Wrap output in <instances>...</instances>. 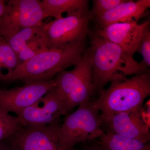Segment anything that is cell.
Returning <instances> with one entry per match:
<instances>
[{
	"label": "cell",
	"instance_id": "3957f363",
	"mask_svg": "<svg viewBox=\"0 0 150 150\" xmlns=\"http://www.w3.org/2000/svg\"><path fill=\"white\" fill-rule=\"evenodd\" d=\"M100 93L99 98L93 103L101 112V117L140 109L150 94L149 74L146 71L130 78H118Z\"/></svg>",
	"mask_w": 150,
	"mask_h": 150
},
{
	"label": "cell",
	"instance_id": "7402d4cb",
	"mask_svg": "<svg viewBox=\"0 0 150 150\" xmlns=\"http://www.w3.org/2000/svg\"><path fill=\"white\" fill-rule=\"evenodd\" d=\"M0 150H13L10 146H8L3 143L0 142Z\"/></svg>",
	"mask_w": 150,
	"mask_h": 150
},
{
	"label": "cell",
	"instance_id": "4fadbf2b",
	"mask_svg": "<svg viewBox=\"0 0 150 150\" xmlns=\"http://www.w3.org/2000/svg\"><path fill=\"white\" fill-rule=\"evenodd\" d=\"M43 24L24 28L5 40L21 64L48 49L43 37Z\"/></svg>",
	"mask_w": 150,
	"mask_h": 150
},
{
	"label": "cell",
	"instance_id": "6da1fadb",
	"mask_svg": "<svg viewBox=\"0 0 150 150\" xmlns=\"http://www.w3.org/2000/svg\"><path fill=\"white\" fill-rule=\"evenodd\" d=\"M88 52L90 60L94 86L96 90L118 78L135 75L146 69L120 46L96 33L91 35Z\"/></svg>",
	"mask_w": 150,
	"mask_h": 150
},
{
	"label": "cell",
	"instance_id": "9a60e30c",
	"mask_svg": "<svg viewBox=\"0 0 150 150\" xmlns=\"http://www.w3.org/2000/svg\"><path fill=\"white\" fill-rule=\"evenodd\" d=\"M40 4L47 17L55 19L61 18L65 12L67 15L91 12L87 0H42Z\"/></svg>",
	"mask_w": 150,
	"mask_h": 150
},
{
	"label": "cell",
	"instance_id": "8fae6325",
	"mask_svg": "<svg viewBox=\"0 0 150 150\" xmlns=\"http://www.w3.org/2000/svg\"><path fill=\"white\" fill-rule=\"evenodd\" d=\"M141 108L104 117L100 116L102 128L104 127L106 132L149 143L150 126L143 120L140 113Z\"/></svg>",
	"mask_w": 150,
	"mask_h": 150
},
{
	"label": "cell",
	"instance_id": "d6986e66",
	"mask_svg": "<svg viewBox=\"0 0 150 150\" xmlns=\"http://www.w3.org/2000/svg\"><path fill=\"white\" fill-rule=\"evenodd\" d=\"M136 52L142 55L143 60L140 62L146 69L150 66V32L149 24L145 27L139 42L137 46Z\"/></svg>",
	"mask_w": 150,
	"mask_h": 150
},
{
	"label": "cell",
	"instance_id": "ffe728a7",
	"mask_svg": "<svg viewBox=\"0 0 150 150\" xmlns=\"http://www.w3.org/2000/svg\"><path fill=\"white\" fill-rule=\"evenodd\" d=\"M126 0H94L93 1L92 15L96 16L114 8Z\"/></svg>",
	"mask_w": 150,
	"mask_h": 150
},
{
	"label": "cell",
	"instance_id": "5bb4252c",
	"mask_svg": "<svg viewBox=\"0 0 150 150\" xmlns=\"http://www.w3.org/2000/svg\"><path fill=\"white\" fill-rule=\"evenodd\" d=\"M150 7V0H126L110 11L96 16V18L99 28L115 23L137 22Z\"/></svg>",
	"mask_w": 150,
	"mask_h": 150
},
{
	"label": "cell",
	"instance_id": "7a4b0ae2",
	"mask_svg": "<svg viewBox=\"0 0 150 150\" xmlns=\"http://www.w3.org/2000/svg\"><path fill=\"white\" fill-rule=\"evenodd\" d=\"M85 52L84 42L58 49H48L22 63L0 81H20L24 84L45 82L71 67L76 66Z\"/></svg>",
	"mask_w": 150,
	"mask_h": 150
},
{
	"label": "cell",
	"instance_id": "277c9868",
	"mask_svg": "<svg viewBox=\"0 0 150 150\" xmlns=\"http://www.w3.org/2000/svg\"><path fill=\"white\" fill-rule=\"evenodd\" d=\"M55 79L64 99L67 115L75 107L90 101L96 91L87 52H84L81 61L74 69L60 72Z\"/></svg>",
	"mask_w": 150,
	"mask_h": 150
},
{
	"label": "cell",
	"instance_id": "52a82bcc",
	"mask_svg": "<svg viewBox=\"0 0 150 150\" xmlns=\"http://www.w3.org/2000/svg\"><path fill=\"white\" fill-rule=\"evenodd\" d=\"M63 115H67L66 104L57 86L16 116L23 127H33L58 124Z\"/></svg>",
	"mask_w": 150,
	"mask_h": 150
},
{
	"label": "cell",
	"instance_id": "30bf717a",
	"mask_svg": "<svg viewBox=\"0 0 150 150\" xmlns=\"http://www.w3.org/2000/svg\"><path fill=\"white\" fill-rule=\"evenodd\" d=\"M57 86L56 79H53L45 82L24 84L22 86L0 90V108L18 115Z\"/></svg>",
	"mask_w": 150,
	"mask_h": 150
},
{
	"label": "cell",
	"instance_id": "9c48e42d",
	"mask_svg": "<svg viewBox=\"0 0 150 150\" xmlns=\"http://www.w3.org/2000/svg\"><path fill=\"white\" fill-rule=\"evenodd\" d=\"M60 126L58 123L42 127L22 126L8 140L13 150H74L62 143Z\"/></svg>",
	"mask_w": 150,
	"mask_h": 150
},
{
	"label": "cell",
	"instance_id": "ba28073f",
	"mask_svg": "<svg viewBox=\"0 0 150 150\" xmlns=\"http://www.w3.org/2000/svg\"><path fill=\"white\" fill-rule=\"evenodd\" d=\"M48 17L38 0H9L0 25V35L5 40L26 28L43 23Z\"/></svg>",
	"mask_w": 150,
	"mask_h": 150
},
{
	"label": "cell",
	"instance_id": "603a6c76",
	"mask_svg": "<svg viewBox=\"0 0 150 150\" xmlns=\"http://www.w3.org/2000/svg\"><path fill=\"white\" fill-rule=\"evenodd\" d=\"M85 150H101L100 149L99 147L98 146H94L93 147L89 148L88 149H86Z\"/></svg>",
	"mask_w": 150,
	"mask_h": 150
},
{
	"label": "cell",
	"instance_id": "7c38bea8",
	"mask_svg": "<svg viewBox=\"0 0 150 150\" xmlns=\"http://www.w3.org/2000/svg\"><path fill=\"white\" fill-rule=\"evenodd\" d=\"M149 21L142 24L137 22L119 23L99 28L96 34L121 47L127 54L133 56L145 27Z\"/></svg>",
	"mask_w": 150,
	"mask_h": 150
},
{
	"label": "cell",
	"instance_id": "44dd1931",
	"mask_svg": "<svg viewBox=\"0 0 150 150\" xmlns=\"http://www.w3.org/2000/svg\"><path fill=\"white\" fill-rule=\"evenodd\" d=\"M7 10V1L0 0V25L1 23Z\"/></svg>",
	"mask_w": 150,
	"mask_h": 150
},
{
	"label": "cell",
	"instance_id": "e0dca14e",
	"mask_svg": "<svg viewBox=\"0 0 150 150\" xmlns=\"http://www.w3.org/2000/svg\"><path fill=\"white\" fill-rule=\"evenodd\" d=\"M21 64L8 43L0 35V79L10 74Z\"/></svg>",
	"mask_w": 150,
	"mask_h": 150
},
{
	"label": "cell",
	"instance_id": "5b68a950",
	"mask_svg": "<svg viewBox=\"0 0 150 150\" xmlns=\"http://www.w3.org/2000/svg\"><path fill=\"white\" fill-rule=\"evenodd\" d=\"M100 111L93 101L81 104L75 112L67 115L60 128L63 144L69 148L79 143L100 138L105 134Z\"/></svg>",
	"mask_w": 150,
	"mask_h": 150
},
{
	"label": "cell",
	"instance_id": "ac0fdd59",
	"mask_svg": "<svg viewBox=\"0 0 150 150\" xmlns=\"http://www.w3.org/2000/svg\"><path fill=\"white\" fill-rule=\"evenodd\" d=\"M21 127L16 116L0 108V142L12 137Z\"/></svg>",
	"mask_w": 150,
	"mask_h": 150
},
{
	"label": "cell",
	"instance_id": "2e32d148",
	"mask_svg": "<svg viewBox=\"0 0 150 150\" xmlns=\"http://www.w3.org/2000/svg\"><path fill=\"white\" fill-rule=\"evenodd\" d=\"M99 139L98 146L101 150H150L149 143H144L109 132H105Z\"/></svg>",
	"mask_w": 150,
	"mask_h": 150
},
{
	"label": "cell",
	"instance_id": "8992f818",
	"mask_svg": "<svg viewBox=\"0 0 150 150\" xmlns=\"http://www.w3.org/2000/svg\"><path fill=\"white\" fill-rule=\"evenodd\" d=\"M91 13L74 14L43 24V35L48 49L83 43L89 33Z\"/></svg>",
	"mask_w": 150,
	"mask_h": 150
}]
</instances>
